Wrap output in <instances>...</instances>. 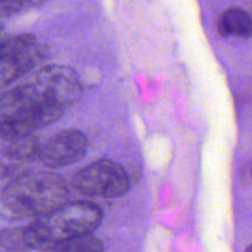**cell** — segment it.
Here are the masks:
<instances>
[{"mask_svg": "<svg viewBox=\"0 0 252 252\" xmlns=\"http://www.w3.org/2000/svg\"><path fill=\"white\" fill-rule=\"evenodd\" d=\"M19 81L0 91V137L6 140L52 125L83 96L78 74L65 65L36 68Z\"/></svg>", "mask_w": 252, "mask_h": 252, "instance_id": "cell-1", "label": "cell"}, {"mask_svg": "<svg viewBox=\"0 0 252 252\" xmlns=\"http://www.w3.org/2000/svg\"><path fill=\"white\" fill-rule=\"evenodd\" d=\"M101 220L102 212L95 204L64 203L30 225L0 230V248L10 251H51L57 244L91 234Z\"/></svg>", "mask_w": 252, "mask_h": 252, "instance_id": "cell-2", "label": "cell"}, {"mask_svg": "<svg viewBox=\"0 0 252 252\" xmlns=\"http://www.w3.org/2000/svg\"><path fill=\"white\" fill-rule=\"evenodd\" d=\"M66 199L65 182L48 171L26 172L1 189L5 208L21 217L38 218L63 206Z\"/></svg>", "mask_w": 252, "mask_h": 252, "instance_id": "cell-3", "label": "cell"}, {"mask_svg": "<svg viewBox=\"0 0 252 252\" xmlns=\"http://www.w3.org/2000/svg\"><path fill=\"white\" fill-rule=\"evenodd\" d=\"M47 53L46 43L33 34L0 37V91L43 63Z\"/></svg>", "mask_w": 252, "mask_h": 252, "instance_id": "cell-4", "label": "cell"}, {"mask_svg": "<svg viewBox=\"0 0 252 252\" xmlns=\"http://www.w3.org/2000/svg\"><path fill=\"white\" fill-rule=\"evenodd\" d=\"M75 189L91 197L118 198L129 191V177L118 162L101 159L91 162L75 174Z\"/></svg>", "mask_w": 252, "mask_h": 252, "instance_id": "cell-5", "label": "cell"}, {"mask_svg": "<svg viewBox=\"0 0 252 252\" xmlns=\"http://www.w3.org/2000/svg\"><path fill=\"white\" fill-rule=\"evenodd\" d=\"M89 142L85 133L79 129H64L41 143L37 162L57 169L73 165L88 153Z\"/></svg>", "mask_w": 252, "mask_h": 252, "instance_id": "cell-6", "label": "cell"}, {"mask_svg": "<svg viewBox=\"0 0 252 252\" xmlns=\"http://www.w3.org/2000/svg\"><path fill=\"white\" fill-rule=\"evenodd\" d=\"M9 144L0 149V189L29 172L32 162H37L39 142L34 134L7 140Z\"/></svg>", "mask_w": 252, "mask_h": 252, "instance_id": "cell-7", "label": "cell"}, {"mask_svg": "<svg viewBox=\"0 0 252 252\" xmlns=\"http://www.w3.org/2000/svg\"><path fill=\"white\" fill-rule=\"evenodd\" d=\"M217 31L220 36L239 38L252 37V16L240 7H229L217 20Z\"/></svg>", "mask_w": 252, "mask_h": 252, "instance_id": "cell-8", "label": "cell"}, {"mask_svg": "<svg viewBox=\"0 0 252 252\" xmlns=\"http://www.w3.org/2000/svg\"><path fill=\"white\" fill-rule=\"evenodd\" d=\"M103 245L97 238L93 236L91 234L79 236V238L71 239V240L64 241V243L57 244L51 251L58 252H96L102 251Z\"/></svg>", "mask_w": 252, "mask_h": 252, "instance_id": "cell-9", "label": "cell"}, {"mask_svg": "<svg viewBox=\"0 0 252 252\" xmlns=\"http://www.w3.org/2000/svg\"><path fill=\"white\" fill-rule=\"evenodd\" d=\"M48 0H1L0 1V16H11L27 10L34 9Z\"/></svg>", "mask_w": 252, "mask_h": 252, "instance_id": "cell-10", "label": "cell"}, {"mask_svg": "<svg viewBox=\"0 0 252 252\" xmlns=\"http://www.w3.org/2000/svg\"><path fill=\"white\" fill-rule=\"evenodd\" d=\"M251 176H252V166H251Z\"/></svg>", "mask_w": 252, "mask_h": 252, "instance_id": "cell-11", "label": "cell"}, {"mask_svg": "<svg viewBox=\"0 0 252 252\" xmlns=\"http://www.w3.org/2000/svg\"><path fill=\"white\" fill-rule=\"evenodd\" d=\"M250 250H252V248H250Z\"/></svg>", "mask_w": 252, "mask_h": 252, "instance_id": "cell-12", "label": "cell"}, {"mask_svg": "<svg viewBox=\"0 0 252 252\" xmlns=\"http://www.w3.org/2000/svg\"><path fill=\"white\" fill-rule=\"evenodd\" d=\"M0 1H1V0H0Z\"/></svg>", "mask_w": 252, "mask_h": 252, "instance_id": "cell-13", "label": "cell"}, {"mask_svg": "<svg viewBox=\"0 0 252 252\" xmlns=\"http://www.w3.org/2000/svg\"><path fill=\"white\" fill-rule=\"evenodd\" d=\"M251 16H252V15H251Z\"/></svg>", "mask_w": 252, "mask_h": 252, "instance_id": "cell-14", "label": "cell"}]
</instances>
